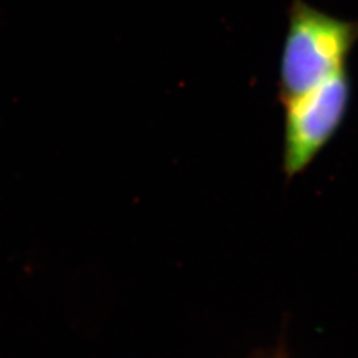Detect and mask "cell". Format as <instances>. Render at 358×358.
Returning a JSON list of instances; mask_svg holds the SVG:
<instances>
[{"label": "cell", "instance_id": "6da1fadb", "mask_svg": "<svg viewBox=\"0 0 358 358\" xmlns=\"http://www.w3.org/2000/svg\"><path fill=\"white\" fill-rule=\"evenodd\" d=\"M357 41L358 20L338 19L304 0H292L279 65L280 103L346 69Z\"/></svg>", "mask_w": 358, "mask_h": 358}, {"label": "cell", "instance_id": "7a4b0ae2", "mask_svg": "<svg viewBox=\"0 0 358 358\" xmlns=\"http://www.w3.org/2000/svg\"><path fill=\"white\" fill-rule=\"evenodd\" d=\"M352 99L346 69L306 93L282 101V169L287 178L303 173L332 141L345 120Z\"/></svg>", "mask_w": 358, "mask_h": 358}]
</instances>
